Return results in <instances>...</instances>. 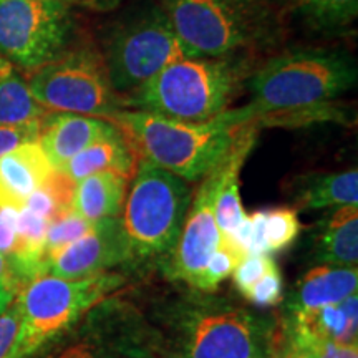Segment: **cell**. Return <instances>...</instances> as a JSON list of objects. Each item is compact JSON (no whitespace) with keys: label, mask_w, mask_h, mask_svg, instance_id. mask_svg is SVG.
Segmentation results:
<instances>
[{"label":"cell","mask_w":358,"mask_h":358,"mask_svg":"<svg viewBox=\"0 0 358 358\" xmlns=\"http://www.w3.org/2000/svg\"><path fill=\"white\" fill-rule=\"evenodd\" d=\"M244 297L259 307H272L284 301V280L277 264L268 268Z\"/></svg>","instance_id":"cell-28"},{"label":"cell","mask_w":358,"mask_h":358,"mask_svg":"<svg viewBox=\"0 0 358 358\" xmlns=\"http://www.w3.org/2000/svg\"><path fill=\"white\" fill-rule=\"evenodd\" d=\"M308 256L313 264L320 266L357 267L358 206H340L317 222L310 236Z\"/></svg>","instance_id":"cell-16"},{"label":"cell","mask_w":358,"mask_h":358,"mask_svg":"<svg viewBox=\"0 0 358 358\" xmlns=\"http://www.w3.org/2000/svg\"><path fill=\"white\" fill-rule=\"evenodd\" d=\"M275 266V261L268 254H254V256H245L243 261L237 264L232 272L236 289L245 295L256 282L266 274L268 268Z\"/></svg>","instance_id":"cell-29"},{"label":"cell","mask_w":358,"mask_h":358,"mask_svg":"<svg viewBox=\"0 0 358 358\" xmlns=\"http://www.w3.org/2000/svg\"><path fill=\"white\" fill-rule=\"evenodd\" d=\"M355 58L334 48H301L264 64L249 80V120L266 111L317 105L342 96L357 85Z\"/></svg>","instance_id":"cell-4"},{"label":"cell","mask_w":358,"mask_h":358,"mask_svg":"<svg viewBox=\"0 0 358 358\" xmlns=\"http://www.w3.org/2000/svg\"><path fill=\"white\" fill-rule=\"evenodd\" d=\"M289 189L295 211L358 206V171L302 174L290 182Z\"/></svg>","instance_id":"cell-19"},{"label":"cell","mask_w":358,"mask_h":358,"mask_svg":"<svg viewBox=\"0 0 358 358\" xmlns=\"http://www.w3.org/2000/svg\"><path fill=\"white\" fill-rule=\"evenodd\" d=\"M128 182L129 179L116 173L92 174L77 182L71 209L93 224L101 219L118 217L127 199Z\"/></svg>","instance_id":"cell-20"},{"label":"cell","mask_w":358,"mask_h":358,"mask_svg":"<svg viewBox=\"0 0 358 358\" xmlns=\"http://www.w3.org/2000/svg\"><path fill=\"white\" fill-rule=\"evenodd\" d=\"M243 254H239L237 250L229 248V245H219V249L209 257L208 264H206V268L203 275H201V280L196 290L206 294L216 292L219 284L232 275L237 264L243 261Z\"/></svg>","instance_id":"cell-25"},{"label":"cell","mask_w":358,"mask_h":358,"mask_svg":"<svg viewBox=\"0 0 358 358\" xmlns=\"http://www.w3.org/2000/svg\"><path fill=\"white\" fill-rule=\"evenodd\" d=\"M131 259L122 217L101 219L92 231L47 257L50 275L82 280Z\"/></svg>","instance_id":"cell-12"},{"label":"cell","mask_w":358,"mask_h":358,"mask_svg":"<svg viewBox=\"0 0 358 358\" xmlns=\"http://www.w3.org/2000/svg\"><path fill=\"white\" fill-rule=\"evenodd\" d=\"M30 93L45 110L110 120L124 108L115 92L100 53L92 48L60 55L35 70Z\"/></svg>","instance_id":"cell-8"},{"label":"cell","mask_w":358,"mask_h":358,"mask_svg":"<svg viewBox=\"0 0 358 358\" xmlns=\"http://www.w3.org/2000/svg\"><path fill=\"white\" fill-rule=\"evenodd\" d=\"M53 166L38 141L20 145L0 158V208L22 209L43 186Z\"/></svg>","instance_id":"cell-15"},{"label":"cell","mask_w":358,"mask_h":358,"mask_svg":"<svg viewBox=\"0 0 358 358\" xmlns=\"http://www.w3.org/2000/svg\"><path fill=\"white\" fill-rule=\"evenodd\" d=\"M249 124L254 128H271V127H282V128H299L308 127L315 123H352L350 110L345 108L340 103L325 101L317 103V105H306L295 106V108L285 110H274L266 111V113L256 115L250 118Z\"/></svg>","instance_id":"cell-21"},{"label":"cell","mask_w":358,"mask_h":358,"mask_svg":"<svg viewBox=\"0 0 358 358\" xmlns=\"http://www.w3.org/2000/svg\"><path fill=\"white\" fill-rule=\"evenodd\" d=\"M133 358H155V357L148 355V352H145V353H140V355H134Z\"/></svg>","instance_id":"cell-38"},{"label":"cell","mask_w":358,"mask_h":358,"mask_svg":"<svg viewBox=\"0 0 358 358\" xmlns=\"http://www.w3.org/2000/svg\"><path fill=\"white\" fill-rule=\"evenodd\" d=\"M163 358H271L277 322L222 299L185 297L158 313Z\"/></svg>","instance_id":"cell-1"},{"label":"cell","mask_w":358,"mask_h":358,"mask_svg":"<svg viewBox=\"0 0 358 358\" xmlns=\"http://www.w3.org/2000/svg\"><path fill=\"white\" fill-rule=\"evenodd\" d=\"M191 201L192 191L185 179L141 159L122 217L131 259L168 261Z\"/></svg>","instance_id":"cell-6"},{"label":"cell","mask_w":358,"mask_h":358,"mask_svg":"<svg viewBox=\"0 0 358 358\" xmlns=\"http://www.w3.org/2000/svg\"><path fill=\"white\" fill-rule=\"evenodd\" d=\"M17 216L19 209L0 208V254L2 256H12L17 249L19 236H17Z\"/></svg>","instance_id":"cell-33"},{"label":"cell","mask_w":358,"mask_h":358,"mask_svg":"<svg viewBox=\"0 0 358 358\" xmlns=\"http://www.w3.org/2000/svg\"><path fill=\"white\" fill-rule=\"evenodd\" d=\"M77 2L93 8H111L113 6H116L120 0H77Z\"/></svg>","instance_id":"cell-36"},{"label":"cell","mask_w":358,"mask_h":358,"mask_svg":"<svg viewBox=\"0 0 358 358\" xmlns=\"http://www.w3.org/2000/svg\"><path fill=\"white\" fill-rule=\"evenodd\" d=\"M73 19L69 0H0V55L38 70L64 55Z\"/></svg>","instance_id":"cell-10"},{"label":"cell","mask_w":358,"mask_h":358,"mask_svg":"<svg viewBox=\"0 0 358 358\" xmlns=\"http://www.w3.org/2000/svg\"><path fill=\"white\" fill-rule=\"evenodd\" d=\"M113 131H116V127L108 120L55 111L40 120L37 141L53 169H60L73 156Z\"/></svg>","instance_id":"cell-14"},{"label":"cell","mask_w":358,"mask_h":358,"mask_svg":"<svg viewBox=\"0 0 358 358\" xmlns=\"http://www.w3.org/2000/svg\"><path fill=\"white\" fill-rule=\"evenodd\" d=\"M143 352V348L122 345V340L115 345H105L98 340H87L69 347L57 358H133Z\"/></svg>","instance_id":"cell-27"},{"label":"cell","mask_w":358,"mask_h":358,"mask_svg":"<svg viewBox=\"0 0 358 358\" xmlns=\"http://www.w3.org/2000/svg\"><path fill=\"white\" fill-rule=\"evenodd\" d=\"M40 120L20 124H0V158L24 143L37 141L40 134Z\"/></svg>","instance_id":"cell-31"},{"label":"cell","mask_w":358,"mask_h":358,"mask_svg":"<svg viewBox=\"0 0 358 358\" xmlns=\"http://www.w3.org/2000/svg\"><path fill=\"white\" fill-rule=\"evenodd\" d=\"M25 208L30 209V211L35 214H38V216L45 217L48 222L55 221V219L64 216V214L60 213V209H58L57 203L53 201L52 196L48 194V191L45 189V187H38V189L35 191L29 199H27Z\"/></svg>","instance_id":"cell-35"},{"label":"cell","mask_w":358,"mask_h":358,"mask_svg":"<svg viewBox=\"0 0 358 358\" xmlns=\"http://www.w3.org/2000/svg\"><path fill=\"white\" fill-rule=\"evenodd\" d=\"M161 8L189 57H232L275 32L267 0H164Z\"/></svg>","instance_id":"cell-5"},{"label":"cell","mask_w":358,"mask_h":358,"mask_svg":"<svg viewBox=\"0 0 358 358\" xmlns=\"http://www.w3.org/2000/svg\"><path fill=\"white\" fill-rule=\"evenodd\" d=\"M358 287L357 267H313L295 284L285 301V310L299 312L338 303Z\"/></svg>","instance_id":"cell-18"},{"label":"cell","mask_w":358,"mask_h":358,"mask_svg":"<svg viewBox=\"0 0 358 358\" xmlns=\"http://www.w3.org/2000/svg\"><path fill=\"white\" fill-rule=\"evenodd\" d=\"M124 277L101 272L88 279L66 280L42 274L30 280L17 295L20 334L13 358H27L69 330L90 308L122 287Z\"/></svg>","instance_id":"cell-7"},{"label":"cell","mask_w":358,"mask_h":358,"mask_svg":"<svg viewBox=\"0 0 358 358\" xmlns=\"http://www.w3.org/2000/svg\"><path fill=\"white\" fill-rule=\"evenodd\" d=\"M8 71H12L10 64H8L6 58L0 55V75H6V73H8Z\"/></svg>","instance_id":"cell-37"},{"label":"cell","mask_w":358,"mask_h":358,"mask_svg":"<svg viewBox=\"0 0 358 358\" xmlns=\"http://www.w3.org/2000/svg\"><path fill=\"white\" fill-rule=\"evenodd\" d=\"M217 168L201 182L187 209L176 248L166 261V274L171 279L186 282L194 289H198L209 257L221 245V232L217 229L216 217H214Z\"/></svg>","instance_id":"cell-11"},{"label":"cell","mask_w":358,"mask_h":358,"mask_svg":"<svg viewBox=\"0 0 358 358\" xmlns=\"http://www.w3.org/2000/svg\"><path fill=\"white\" fill-rule=\"evenodd\" d=\"M140 161L134 146L124 136L122 129L116 127V131L73 156L58 171L65 173L75 182L96 173H116L127 179H133L140 166Z\"/></svg>","instance_id":"cell-17"},{"label":"cell","mask_w":358,"mask_h":358,"mask_svg":"<svg viewBox=\"0 0 358 358\" xmlns=\"http://www.w3.org/2000/svg\"><path fill=\"white\" fill-rule=\"evenodd\" d=\"M20 310L17 301L0 313V358H13L20 334Z\"/></svg>","instance_id":"cell-32"},{"label":"cell","mask_w":358,"mask_h":358,"mask_svg":"<svg viewBox=\"0 0 358 358\" xmlns=\"http://www.w3.org/2000/svg\"><path fill=\"white\" fill-rule=\"evenodd\" d=\"M277 329L295 340L358 345V295L355 292L330 306L287 312Z\"/></svg>","instance_id":"cell-13"},{"label":"cell","mask_w":358,"mask_h":358,"mask_svg":"<svg viewBox=\"0 0 358 358\" xmlns=\"http://www.w3.org/2000/svg\"><path fill=\"white\" fill-rule=\"evenodd\" d=\"M101 57L120 95L134 92L171 62L189 55L163 8L153 7L116 27Z\"/></svg>","instance_id":"cell-9"},{"label":"cell","mask_w":358,"mask_h":358,"mask_svg":"<svg viewBox=\"0 0 358 358\" xmlns=\"http://www.w3.org/2000/svg\"><path fill=\"white\" fill-rule=\"evenodd\" d=\"M243 77L244 64L236 57H182L129 93L124 108L179 122H209L229 110Z\"/></svg>","instance_id":"cell-3"},{"label":"cell","mask_w":358,"mask_h":358,"mask_svg":"<svg viewBox=\"0 0 358 358\" xmlns=\"http://www.w3.org/2000/svg\"><path fill=\"white\" fill-rule=\"evenodd\" d=\"M301 17L320 32H338L357 19L358 0H295Z\"/></svg>","instance_id":"cell-23"},{"label":"cell","mask_w":358,"mask_h":358,"mask_svg":"<svg viewBox=\"0 0 358 358\" xmlns=\"http://www.w3.org/2000/svg\"><path fill=\"white\" fill-rule=\"evenodd\" d=\"M301 232V221L294 208H274L266 209V224L264 236L268 254L280 252L295 243Z\"/></svg>","instance_id":"cell-24"},{"label":"cell","mask_w":358,"mask_h":358,"mask_svg":"<svg viewBox=\"0 0 358 358\" xmlns=\"http://www.w3.org/2000/svg\"><path fill=\"white\" fill-rule=\"evenodd\" d=\"M20 290L22 287L13 275L10 262L6 256L0 254V313L6 312L15 302Z\"/></svg>","instance_id":"cell-34"},{"label":"cell","mask_w":358,"mask_h":358,"mask_svg":"<svg viewBox=\"0 0 358 358\" xmlns=\"http://www.w3.org/2000/svg\"><path fill=\"white\" fill-rule=\"evenodd\" d=\"M93 222H88L87 219L80 217L78 214L70 213L66 216H62L48 224L47 237H45V254L47 257L50 254L57 252L65 245L80 239V237L92 231Z\"/></svg>","instance_id":"cell-26"},{"label":"cell","mask_w":358,"mask_h":358,"mask_svg":"<svg viewBox=\"0 0 358 358\" xmlns=\"http://www.w3.org/2000/svg\"><path fill=\"white\" fill-rule=\"evenodd\" d=\"M47 110L35 100L29 85L13 71L0 75V124H20L40 120Z\"/></svg>","instance_id":"cell-22"},{"label":"cell","mask_w":358,"mask_h":358,"mask_svg":"<svg viewBox=\"0 0 358 358\" xmlns=\"http://www.w3.org/2000/svg\"><path fill=\"white\" fill-rule=\"evenodd\" d=\"M280 343L307 352L312 358H358V345H338L335 342H303V340L285 337H280Z\"/></svg>","instance_id":"cell-30"},{"label":"cell","mask_w":358,"mask_h":358,"mask_svg":"<svg viewBox=\"0 0 358 358\" xmlns=\"http://www.w3.org/2000/svg\"><path fill=\"white\" fill-rule=\"evenodd\" d=\"M122 129L140 159L196 182L211 174L249 122L245 108L226 110L209 122H179L141 110L123 108L108 120Z\"/></svg>","instance_id":"cell-2"}]
</instances>
